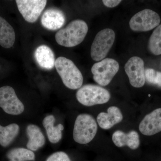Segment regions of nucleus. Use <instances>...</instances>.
<instances>
[{"mask_svg":"<svg viewBox=\"0 0 161 161\" xmlns=\"http://www.w3.org/2000/svg\"><path fill=\"white\" fill-rule=\"evenodd\" d=\"M0 108L6 113L19 115L24 111V106L13 88L8 86L0 87Z\"/></svg>","mask_w":161,"mask_h":161,"instance_id":"nucleus-8","label":"nucleus"},{"mask_svg":"<svg viewBox=\"0 0 161 161\" xmlns=\"http://www.w3.org/2000/svg\"><path fill=\"white\" fill-rule=\"evenodd\" d=\"M104 5L109 8H113L118 6L122 2L120 0H103L102 1Z\"/></svg>","mask_w":161,"mask_h":161,"instance_id":"nucleus-24","label":"nucleus"},{"mask_svg":"<svg viewBox=\"0 0 161 161\" xmlns=\"http://www.w3.org/2000/svg\"><path fill=\"white\" fill-rule=\"evenodd\" d=\"M9 161H34L36 156L33 151L24 148H16L9 150L6 154Z\"/></svg>","mask_w":161,"mask_h":161,"instance_id":"nucleus-20","label":"nucleus"},{"mask_svg":"<svg viewBox=\"0 0 161 161\" xmlns=\"http://www.w3.org/2000/svg\"><path fill=\"white\" fill-rule=\"evenodd\" d=\"M125 69L132 86L140 88L143 86L146 80L144 62L142 58L138 57L130 58L125 64Z\"/></svg>","mask_w":161,"mask_h":161,"instance_id":"nucleus-10","label":"nucleus"},{"mask_svg":"<svg viewBox=\"0 0 161 161\" xmlns=\"http://www.w3.org/2000/svg\"><path fill=\"white\" fill-rule=\"evenodd\" d=\"M115 40V32L110 28H106L98 32L92 43L91 50L92 59L96 61L105 58Z\"/></svg>","mask_w":161,"mask_h":161,"instance_id":"nucleus-5","label":"nucleus"},{"mask_svg":"<svg viewBox=\"0 0 161 161\" xmlns=\"http://www.w3.org/2000/svg\"><path fill=\"white\" fill-rule=\"evenodd\" d=\"M18 9L24 19L34 23L38 19L47 3L45 0H17Z\"/></svg>","mask_w":161,"mask_h":161,"instance_id":"nucleus-9","label":"nucleus"},{"mask_svg":"<svg viewBox=\"0 0 161 161\" xmlns=\"http://www.w3.org/2000/svg\"><path fill=\"white\" fill-rule=\"evenodd\" d=\"M112 139L115 146L118 147L128 146L130 149L135 150L140 145L139 136L135 131L128 133L119 130L115 131L112 135Z\"/></svg>","mask_w":161,"mask_h":161,"instance_id":"nucleus-14","label":"nucleus"},{"mask_svg":"<svg viewBox=\"0 0 161 161\" xmlns=\"http://www.w3.org/2000/svg\"><path fill=\"white\" fill-rule=\"evenodd\" d=\"M108 112H101L97 116L98 125L102 129L108 130L114 125L120 123L123 119V115L119 108L115 106L110 107Z\"/></svg>","mask_w":161,"mask_h":161,"instance_id":"nucleus-13","label":"nucleus"},{"mask_svg":"<svg viewBox=\"0 0 161 161\" xmlns=\"http://www.w3.org/2000/svg\"><path fill=\"white\" fill-rule=\"evenodd\" d=\"M142 134L152 136L161 131V108L157 109L144 117L139 125Z\"/></svg>","mask_w":161,"mask_h":161,"instance_id":"nucleus-11","label":"nucleus"},{"mask_svg":"<svg viewBox=\"0 0 161 161\" xmlns=\"http://www.w3.org/2000/svg\"><path fill=\"white\" fill-rule=\"evenodd\" d=\"M55 67L65 86L72 90L81 87L83 76L71 60L64 57H59L56 60Z\"/></svg>","mask_w":161,"mask_h":161,"instance_id":"nucleus-2","label":"nucleus"},{"mask_svg":"<svg viewBox=\"0 0 161 161\" xmlns=\"http://www.w3.org/2000/svg\"><path fill=\"white\" fill-rule=\"evenodd\" d=\"M15 41V33L12 26L0 16V45L5 48L13 46Z\"/></svg>","mask_w":161,"mask_h":161,"instance_id":"nucleus-18","label":"nucleus"},{"mask_svg":"<svg viewBox=\"0 0 161 161\" xmlns=\"http://www.w3.org/2000/svg\"><path fill=\"white\" fill-rule=\"evenodd\" d=\"M55 117L53 115H47L43 120V125L46 130L48 140L53 144L57 143L61 140L62 131L64 129L62 124H59L55 126Z\"/></svg>","mask_w":161,"mask_h":161,"instance_id":"nucleus-17","label":"nucleus"},{"mask_svg":"<svg viewBox=\"0 0 161 161\" xmlns=\"http://www.w3.org/2000/svg\"><path fill=\"white\" fill-rule=\"evenodd\" d=\"M88 31V27L83 20H74L66 27L58 31L55 35V39L57 43L61 46L73 47L82 42Z\"/></svg>","mask_w":161,"mask_h":161,"instance_id":"nucleus-1","label":"nucleus"},{"mask_svg":"<svg viewBox=\"0 0 161 161\" xmlns=\"http://www.w3.org/2000/svg\"><path fill=\"white\" fill-rule=\"evenodd\" d=\"M65 21V16L60 9L50 8L43 13L41 19L42 26L47 30L56 31L60 29Z\"/></svg>","mask_w":161,"mask_h":161,"instance_id":"nucleus-12","label":"nucleus"},{"mask_svg":"<svg viewBox=\"0 0 161 161\" xmlns=\"http://www.w3.org/2000/svg\"><path fill=\"white\" fill-rule=\"evenodd\" d=\"M149 49L153 54H161V24L153 31L149 41Z\"/></svg>","mask_w":161,"mask_h":161,"instance_id":"nucleus-21","label":"nucleus"},{"mask_svg":"<svg viewBox=\"0 0 161 161\" xmlns=\"http://www.w3.org/2000/svg\"><path fill=\"white\" fill-rule=\"evenodd\" d=\"M97 129L96 121L92 115L80 114L76 118L74 125V140L82 145L89 143L95 137Z\"/></svg>","mask_w":161,"mask_h":161,"instance_id":"nucleus-3","label":"nucleus"},{"mask_svg":"<svg viewBox=\"0 0 161 161\" xmlns=\"http://www.w3.org/2000/svg\"><path fill=\"white\" fill-rule=\"evenodd\" d=\"M26 134L29 140L26 144L27 149L36 151L44 146L45 138L40 128L36 125L31 124L26 129Z\"/></svg>","mask_w":161,"mask_h":161,"instance_id":"nucleus-16","label":"nucleus"},{"mask_svg":"<svg viewBox=\"0 0 161 161\" xmlns=\"http://www.w3.org/2000/svg\"><path fill=\"white\" fill-rule=\"evenodd\" d=\"M119 69V64L112 58H106L92 67L93 79L102 86L108 85Z\"/></svg>","mask_w":161,"mask_h":161,"instance_id":"nucleus-6","label":"nucleus"},{"mask_svg":"<svg viewBox=\"0 0 161 161\" xmlns=\"http://www.w3.org/2000/svg\"><path fill=\"white\" fill-rule=\"evenodd\" d=\"M145 80H147L148 83L152 84H157L158 77L157 71L152 69H147L145 70Z\"/></svg>","mask_w":161,"mask_h":161,"instance_id":"nucleus-22","label":"nucleus"},{"mask_svg":"<svg viewBox=\"0 0 161 161\" xmlns=\"http://www.w3.org/2000/svg\"><path fill=\"white\" fill-rule=\"evenodd\" d=\"M46 161H71L69 156L62 151L55 152L49 156Z\"/></svg>","mask_w":161,"mask_h":161,"instance_id":"nucleus-23","label":"nucleus"},{"mask_svg":"<svg viewBox=\"0 0 161 161\" xmlns=\"http://www.w3.org/2000/svg\"><path fill=\"white\" fill-rule=\"evenodd\" d=\"M35 58L39 66L43 69L50 70L55 66V55L52 50L47 45L38 47L35 52Z\"/></svg>","mask_w":161,"mask_h":161,"instance_id":"nucleus-15","label":"nucleus"},{"mask_svg":"<svg viewBox=\"0 0 161 161\" xmlns=\"http://www.w3.org/2000/svg\"><path fill=\"white\" fill-rule=\"evenodd\" d=\"M161 19L155 11L145 9L133 15L130 21L131 29L135 31H147L159 25Z\"/></svg>","mask_w":161,"mask_h":161,"instance_id":"nucleus-7","label":"nucleus"},{"mask_svg":"<svg viewBox=\"0 0 161 161\" xmlns=\"http://www.w3.org/2000/svg\"><path fill=\"white\" fill-rule=\"evenodd\" d=\"M76 98L81 104L92 106L106 103L111 95L108 91L102 87L94 85H86L79 89L76 93Z\"/></svg>","mask_w":161,"mask_h":161,"instance_id":"nucleus-4","label":"nucleus"},{"mask_svg":"<svg viewBox=\"0 0 161 161\" xmlns=\"http://www.w3.org/2000/svg\"><path fill=\"white\" fill-rule=\"evenodd\" d=\"M19 127L17 124H11L6 126L0 125V145L3 147L9 146L17 136Z\"/></svg>","mask_w":161,"mask_h":161,"instance_id":"nucleus-19","label":"nucleus"}]
</instances>
